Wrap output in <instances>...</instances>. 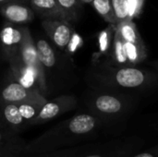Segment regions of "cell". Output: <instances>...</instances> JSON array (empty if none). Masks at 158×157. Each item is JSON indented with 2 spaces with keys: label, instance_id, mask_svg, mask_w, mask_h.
I'll return each mask as SVG.
<instances>
[{
  "label": "cell",
  "instance_id": "6da1fadb",
  "mask_svg": "<svg viewBox=\"0 0 158 157\" xmlns=\"http://www.w3.org/2000/svg\"><path fill=\"white\" fill-rule=\"evenodd\" d=\"M110 132H113L111 129L99 118L89 112L79 113L26 143L22 157L59 151L63 147L94 141Z\"/></svg>",
  "mask_w": 158,
  "mask_h": 157
},
{
  "label": "cell",
  "instance_id": "7a4b0ae2",
  "mask_svg": "<svg viewBox=\"0 0 158 157\" xmlns=\"http://www.w3.org/2000/svg\"><path fill=\"white\" fill-rule=\"evenodd\" d=\"M85 80L90 88L125 93L142 97L158 90V77L150 67L118 66L106 59L92 63Z\"/></svg>",
  "mask_w": 158,
  "mask_h": 157
},
{
  "label": "cell",
  "instance_id": "3957f363",
  "mask_svg": "<svg viewBox=\"0 0 158 157\" xmlns=\"http://www.w3.org/2000/svg\"><path fill=\"white\" fill-rule=\"evenodd\" d=\"M140 98L131 93L90 88L83 97V105L86 112L102 119L113 132H120L137 109Z\"/></svg>",
  "mask_w": 158,
  "mask_h": 157
},
{
  "label": "cell",
  "instance_id": "277c9868",
  "mask_svg": "<svg viewBox=\"0 0 158 157\" xmlns=\"http://www.w3.org/2000/svg\"><path fill=\"white\" fill-rule=\"evenodd\" d=\"M144 145V140L137 135L118 137L68 149L64 157H131L141 152Z\"/></svg>",
  "mask_w": 158,
  "mask_h": 157
},
{
  "label": "cell",
  "instance_id": "5b68a950",
  "mask_svg": "<svg viewBox=\"0 0 158 157\" xmlns=\"http://www.w3.org/2000/svg\"><path fill=\"white\" fill-rule=\"evenodd\" d=\"M78 106V100L73 95H61L47 100L43 105L38 117L30 124V127L47 123L61 115L75 109Z\"/></svg>",
  "mask_w": 158,
  "mask_h": 157
},
{
  "label": "cell",
  "instance_id": "8992f818",
  "mask_svg": "<svg viewBox=\"0 0 158 157\" xmlns=\"http://www.w3.org/2000/svg\"><path fill=\"white\" fill-rule=\"evenodd\" d=\"M19 56L27 67L31 68L36 73V75L39 78V81L42 84V87L44 88V90L47 95L49 90L47 88L45 72L44 70L43 66L40 63L34 39L32 38V36L31 34L30 29L26 26H24L23 41H22V43H21V46L19 49Z\"/></svg>",
  "mask_w": 158,
  "mask_h": 157
},
{
  "label": "cell",
  "instance_id": "52a82bcc",
  "mask_svg": "<svg viewBox=\"0 0 158 157\" xmlns=\"http://www.w3.org/2000/svg\"><path fill=\"white\" fill-rule=\"evenodd\" d=\"M24 26L5 22L0 30V54L9 62L19 56L23 41Z\"/></svg>",
  "mask_w": 158,
  "mask_h": 157
},
{
  "label": "cell",
  "instance_id": "ba28073f",
  "mask_svg": "<svg viewBox=\"0 0 158 157\" xmlns=\"http://www.w3.org/2000/svg\"><path fill=\"white\" fill-rule=\"evenodd\" d=\"M42 27L54 44V47L62 51L66 50L75 31L70 23L61 19H43Z\"/></svg>",
  "mask_w": 158,
  "mask_h": 157
},
{
  "label": "cell",
  "instance_id": "9c48e42d",
  "mask_svg": "<svg viewBox=\"0 0 158 157\" xmlns=\"http://www.w3.org/2000/svg\"><path fill=\"white\" fill-rule=\"evenodd\" d=\"M7 63L10 67V73L15 81H17L26 89L39 93L46 98V93L42 87L36 73L31 68L27 67L21 61L19 56Z\"/></svg>",
  "mask_w": 158,
  "mask_h": 157
},
{
  "label": "cell",
  "instance_id": "30bf717a",
  "mask_svg": "<svg viewBox=\"0 0 158 157\" xmlns=\"http://www.w3.org/2000/svg\"><path fill=\"white\" fill-rule=\"evenodd\" d=\"M31 100L45 101L47 99L39 93L26 89L14 79L0 90V103L3 104H19Z\"/></svg>",
  "mask_w": 158,
  "mask_h": 157
},
{
  "label": "cell",
  "instance_id": "8fae6325",
  "mask_svg": "<svg viewBox=\"0 0 158 157\" xmlns=\"http://www.w3.org/2000/svg\"><path fill=\"white\" fill-rule=\"evenodd\" d=\"M0 14L6 19V22L22 26L31 23L34 19V12L26 6L25 3L12 2L0 7Z\"/></svg>",
  "mask_w": 158,
  "mask_h": 157
},
{
  "label": "cell",
  "instance_id": "7c38bea8",
  "mask_svg": "<svg viewBox=\"0 0 158 157\" xmlns=\"http://www.w3.org/2000/svg\"><path fill=\"white\" fill-rule=\"evenodd\" d=\"M25 145L18 133L0 125V157H22Z\"/></svg>",
  "mask_w": 158,
  "mask_h": 157
},
{
  "label": "cell",
  "instance_id": "4fadbf2b",
  "mask_svg": "<svg viewBox=\"0 0 158 157\" xmlns=\"http://www.w3.org/2000/svg\"><path fill=\"white\" fill-rule=\"evenodd\" d=\"M38 57L41 65L44 68L45 76L48 71H53L56 68H59L60 58L59 55L55 47L44 38H38L34 40Z\"/></svg>",
  "mask_w": 158,
  "mask_h": 157
},
{
  "label": "cell",
  "instance_id": "5bb4252c",
  "mask_svg": "<svg viewBox=\"0 0 158 157\" xmlns=\"http://www.w3.org/2000/svg\"><path fill=\"white\" fill-rule=\"evenodd\" d=\"M0 111L1 122L4 127L18 134L27 128V124L21 117L17 104L0 103Z\"/></svg>",
  "mask_w": 158,
  "mask_h": 157
},
{
  "label": "cell",
  "instance_id": "9a60e30c",
  "mask_svg": "<svg viewBox=\"0 0 158 157\" xmlns=\"http://www.w3.org/2000/svg\"><path fill=\"white\" fill-rule=\"evenodd\" d=\"M30 7L43 19L64 20L56 0H30Z\"/></svg>",
  "mask_w": 158,
  "mask_h": 157
},
{
  "label": "cell",
  "instance_id": "2e32d148",
  "mask_svg": "<svg viewBox=\"0 0 158 157\" xmlns=\"http://www.w3.org/2000/svg\"><path fill=\"white\" fill-rule=\"evenodd\" d=\"M115 35V25L109 24L106 29L102 30L97 34L98 51L94 54L92 63L106 58L110 53L113 39Z\"/></svg>",
  "mask_w": 158,
  "mask_h": 157
},
{
  "label": "cell",
  "instance_id": "e0dca14e",
  "mask_svg": "<svg viewBox=\"0 0 158 157\" xmlns=\"http://www.w3.org/2000/svg\"><path fill=\"white\" fill-rule=\"evenodd\" d=\"M115 31L119 35V37L127 43H132L137 44H143L144 41L143 40L137 25L133 20H127L119 22L115 25Z\"/></svg>",
  "mask_w": 158,
  "mask_h": 157
},
{
  "label": "cell",
  "instance_id": "ac0fdd59",
  "mask_svg": "<svg viewBox=\"0 0 158 157\" xmlns=\"http://www.w3.org/2000/svg\"><path fill=\"white\" fill-rule=\"evenodd\" d=\"M64 20L69 23L77 22L82 13L83 5L79 0H56Z\"/></svg>",
  "mask_w": 158,
  "mask_h": 157
},
{
  "label": "cell",
  "instance_id": "d6986e66",
  "mask_svg": "<svg viewBox=\"0 0 158 157\" xmlns=\"http://www.w3.org/2000/svg\"><path fill=\"white\" fill-rule=\"evenodd\" d=\"M45 101H38V100H31L26 101L19 104H17L19 111L25 120L27 127H30V124L38 117L43 105L45 104Z\"/></svg>",
  "mask_w": 158,
  "mask_h": 157
},
{
  "label": "cell",
  "instance_id": "ffe728a7",
  "mask_svg": "<svg viewBox=\"0 0 158 157\" xmlns=\"http://www.w3.org/2000/svg\"><path fill=\"white\" fill-rule=\"evenodd\" d=\"M92 6L95 11L108 23L112 25H117L116 17L112 8L110 0H94Z\"/></svg>",
  "mask_w": 158,
  "mask_h": 157
},
{
  "label": "cell",
  "instance_id": "44dd1931",
  "mask_svg": "<svg viewBox=\"0 0 158 157\" xmlns=\"http://www.w3.org/2000/svg\"><path fill=\"white\" fill-rule=\"evenodd\" d=\"M116 17L117 24L119 22L131 20L129 13L128 0H110Z\"/></svg>",
  "mask_w": 158,
  "mask_h": 157
},
{
  "label": "cell",
  "instance_id": "7402d4cb",
  "mask_svg": "<svg viewBox=\"0 0 158 157\" xmlns=\"http://www.w3.org/2000/svg\"><path fill=\"white\" fill-rule=\"evenodd\" d=\"M83 45V40L81 38V36L77 33L76 31L73 32L70 40H69V43L65 50V52L67 53L68 56H70V55H73L75 54L81 46Z\"/></svg>",
  "mask_w": 158,
  "mask_h": 157
},
{
  "label": "cell",
  "instance_id": "603a6c76",
  "mask_svg": "<svg viewBox=\"0 0 158 157\" xmlns=\"http://www.w3.org/2000/svg\"><path fill=\"white\" fill-rule=\"evenodd\" d=\"M128 6L130 18L131 20H133L142 14L144 6V0H128Z\"/></svg>",
  "mask_w": 158,
  "mask_h": 157
},
{
  "label": "cell",
  "instance_id": "cb8c5ba5",
  "mask_svg": "<svg viewBox=\"0 0 158 157\" xmlns=\"http://www.w3.org/2000/svg\"><path fill=\"white\" fill-rule=\"evenodd\" d=\"M131 157H158V144L144 151H141Z\"/></svg>",
  "mask_w": 158,
  "mask_h": 157
},
{
  "label": "cell",
  "instance_id": "d4e9b609",
  "mask_svg": "<svg viewBox=\"0 0 158 157\" xmlns=\"http://www.w3.org/2000/svg\"><path fill=\"white\" fill-rule=\"evenodd\" d=\"M67 152H68V149H65V150H61V151H56V152H51V153L43 154V155H37L30 157H64L66 155Z\"/></svg>",
  "mask_w": 158,
  "mask_h": 157
},
{
  "label": "cell",
  "instance_id": "484cf974",
  "mask_svg": "<svg viewBox=\"0 0 158 157\" xmlns=\"http://www.w3.org/2000/svg\"><path fill=\"white\" fill-rule=\"evenodd\" d=\"M30 0H0V7H2L3 6L8 4V3H12V2H20V3H26Z\"/></svg>",
  "mask_w": 158,
  "mask_h": 157
},
{
  "label": "cell",
  "instance_id": "4316f807",
  "mask_svg": "<svg viewBox=\"0 0 158 157\" xmlns=\"http://www.w3.org/2000/svg\"><path fill=\"white\" fill-rule=\"evenodd\" d=\"M149 67L156 71V75H157L158 77V59L149 62Z\"/></svg>",
  "mask_w": 158,
  "mask_h": 157
},
{
  "label": "cell",
  "instance_id": "83f0119b",
  "mask_svg": "<svg viewBox=\"0 0 158 157\" xmlns=\"http://www.w3.org/2000/svg\"><path fill=\"white\" fill-rule=\"evenodd\" d=\"M82 5H85V4H88V5H92L93 1L94 0H79Z\"/></svg>",
  "mask_w": 158,
  "mask_h": 157
},
{
  "label": "cell",
  "instance_id": "f1b7e54d",
  "mask_svg": "<svg viewBox=\"0 0 158 157\" xmlns=\"http://www.w3.org/2000/svg\"><path fill=\"white\" fill-rule=\"evenodd\" d=\"M0 125H2V122H1V111H0Z\"/></svg>",
  "mask_w": 158,
  "mask_h": 157
}]
</instances>
